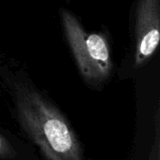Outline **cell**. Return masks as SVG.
Wrapping results in <instances>:
<instances>
[{"mask_svg":"<svg viewBox=\"0 0 160 160\" xmlns=\"http://www.w3.org/2000/svg\"><path fill=\"white\" fill-rule=\"evenodd\" d=\"M0 76L11 94L20 126L44 158L82 159V148L70 123L26 75L1 64Z\"/></svg>","mask_w":160,"mask_h":160,"instance_id":"cell-1","label":"cell"},{"mask_svg":"<svg viewBox=\"0 0 160 160\" xmlns=\"http://www.w3.org/2000/svg\"><path fill=\"white\" fill-rule=\"evenodd\" d=\"M65 37L78 69L85 82L99 88L111 77L112 60L105 35L87 32L77 17L65 8L60 10Z\"/></svg>","mask_w":160,"mask_h":160,"instance_id":"cell-2","label":"cell"},{"mask_svg":"<svg viewBox=\"0 0 160 160\" xmlns=\"http://www.w3.org/2000/svg\"><path fill=\"white\" fill-rule=\"evenodd\" d=\"M160 38V1L139 0L134 26V69L143 67L155 54Z\"/></svg>","mask_w":160,"mask_h":160,"instance_id":"cell-3","label":"cell"},{"mask_svg":"<svg viewBox=\"0 0 160 160\" xmlns=\"http://www.w3.org/2000/svg\"><path fill=\"white\" fill-rule=\"evenodd\" d=\"M17 156L16 151L8 141L0 134V158L1 159H11Z\"/></svg>","mask_w":160,"mask_h":160,"instance_id":"cell-4","label":"cell"}]
</instances>
